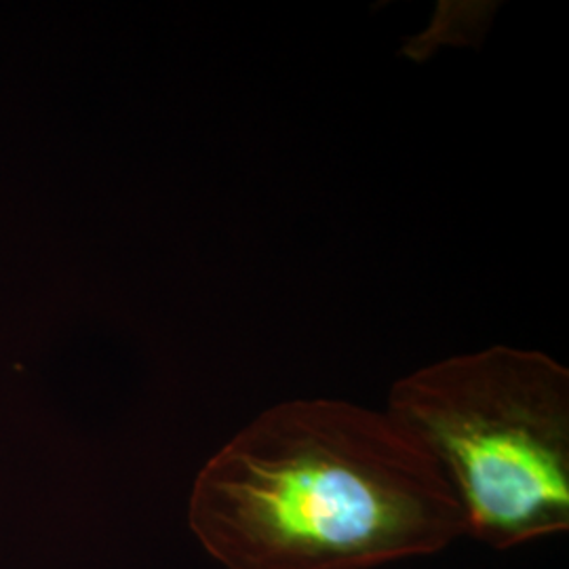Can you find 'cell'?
<instances>
[{"label":"cell","mask_w":569,"mask_h":569,"mask_svg":"<svg viewBox=\"0 0 569 569\" xmlns=\"http://www.w3.org/2000/svg\"><path fill=\"white\" fill-rule=\"evenodd\" d=\"M388 418L453 491L465 533L498 550L569 529V371L547 352L489 346L420 367Z\"/></svg>","instance_id":"7a4b0ae2"},{"label":"cell","mask_w":569,"mask_h":569,"mask_svg":"<svg viewBox=\"0 0 569 569\" xmlns=\"http://www.w3.org/2000/svg\"><path fill=\"white\" fill-rule=\"evenodd\" d=\"M188 521L226 569H371L465 533L427 453L387 411L340 399L256 416L199 472Z\"/></svg>","instance_id":"6da1fadb"}]
</instances>
